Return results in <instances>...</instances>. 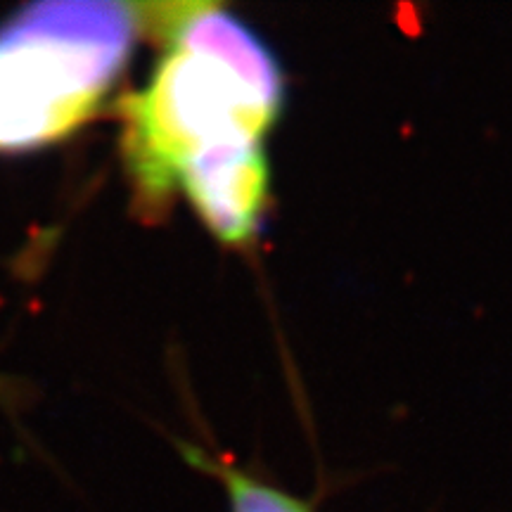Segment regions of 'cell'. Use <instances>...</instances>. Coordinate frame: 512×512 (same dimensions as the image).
Listing matches in <instances>:
<instances>
[{"label":"cell","instance_id":"3","mask_svg":"<svg viewBox=\"0 0 512 512\" xmlns=\"http://www.w3.org/2000/svg\"><path fill=\"white\" fill-rule=\"evenodd\" d=\"M185 456L202 472H209V475L219 479L223 489H226L230 512H313L311 505L302 498L249 475L240 467L209 458L207 453L195 451V448H188Z\"/></svg>","mask_w":512,"mask_h":512},{"label":"cell","instance_id":"2","mask_svg":"<svg viewBox=\"0 0 512 512\" xmlns=\"http://www.w3.org/2000/svg\"><path fill=\"white\" fill-rule=\"evenodd\" d=\"M140 36L143 3L62 0L10 17L0 27V152L34 150L86 126Z\"/></svg>","mask_w":512,"mask_h":512},{"label":"cell","instance_id":"1","mask_svg":"<svg viewBox=\"0 0 512 512\" xmlns=\"http://www.w3.org/2000/svg\"><path fill=\"white\" fill-rule=\"evenodd\" d=\"M164 55L121 102L126 169L147 209H164L185 171L230 147L266 143L283 72L259 36L216 3H143Z\"/></svg>","mask_w":512,"mask_h":512}]
</instances>
